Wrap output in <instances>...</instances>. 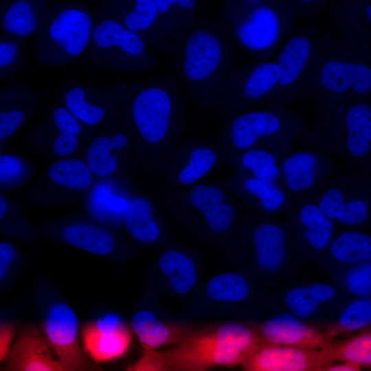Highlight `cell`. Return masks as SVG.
Returning <instances> with one entry per match:
<instances>
[{"mask_svg": "<svg viewBox=\"0 0 371 371\" xmlns=\"http://www.w3.org/2000/svg\"><path fill=\"white\" fill-rule=\"evenodd\" d=\"M232 187L247 203L268 214L289 210L294 203L281 185L236 170Z\"/></svg>", "mask_w": 371, "mask_h": 371, "instance_id": "obj_16", "label": "cell"}, {"mask_svg": "<svg viewBox=\"0 0 371 371\" xmlns=\"http://www.w3.org/2000/svg\"><path fill=\"white\" fill-rule=\"evenodd\" d=\"M82 85L71 86L65 93V103L67 109L78 120L87 125H95L102 122L105 111L101 106L88 102L85 89Z\"/></svg>", "mask_w": 371, "mask_h": 371, "instance_id": "obj_34", "label": "cell"}, {"mask_svg": "<svg viewBox=\"0 0 371 371\" xmlns=\"http://www.w3.org/2000/svg\"><path fill=\"white\" fill-rule=\"evenodd\" d=\"M311 45L304 37L291 38L282 49L278 66V81L282 86L292 83L303 69L309 56Z\"/></svg>", "mask_w": 371, "mask_h": 371, "instance_id": "obj_30", "label": "cell"}, {"mask_svg": "<svg viewBox=\"0 0 371 371\" xmlns=\"http://www.w3.org/2000/svg\"><path fill=\"white\" fill-rule=\"evenodd\" d=\"M48 175L56 185L75 190L87 188L92 181L88 165L79 159L58 160L52 165Z\"/></svg>", "mask_w": 371, "mask_h": 371, "instance_id": "obj_31", "label": "cell"}, {"mask_svg": "<svg viewBox=\"0 0 371 371\" xmlns=\"http://www.w3.org/2000/svg\"><path fill=\"white\" fill-rule=\"evenodd\" d=\"M16 332L15 325L12 322H3L0 324V361H4Z\"/></svg>", "mask_w": 371, "mask_h": 371, "instance_id": "obj_44", "label": "cell"}, {"mask_svg": "<svg viewBox=\"0 0 371 371\" xmlns=\"http://www.w3.org/2000/svg\"><path fill=\"white\" fill-rule=\"evenodd\" d=\"M250 240L260 270L273 273L282 267L289 247L286 225L268 220L260 221L251 229Z\"/></svg>", "mask_w": 371, "mask_h": 371, "instance_id": "obj_15", "label": "cell"}, {"mask_svg": "<svg viewBox=\"0 0 371 371\" xmlns=\"http://www.w3.org/2000/svg\"><path fill=\"white\" fill-rule=\"evenodd\" d=\"M38 330L26 327L19 333L5 359L6 368L14 371H60L65 368Z\"/></svg>", "mask_w": 371, "mask_h": 371, "instance_id": "obj_13", "label": "cell"}, {"mask_svg": "<svg viewBox=\"0 0 371 371\" xmlns=\"http://www.w3.org/2000/svg\"><path fill=\"white\" fill-rule=\"evenodd\" d=\"M22 165L20 161L14 157L3 155L0 157V181L5 183L14 179L20 174Z\"/></svg>", "mask_w": 371, "mask_h": 371, "instance_id": "obj_43", "label": "cell"}, {"mask_svg": "<svg viewBox=\"0 0 371 371\" xmlns=\"http://www.w3.org/2000/svg\"><path fill=\"white\" fill-rule=\"evenodd\" d=\"M15 258L12 246L6 242L0 243V280L2 282L8 276Z\"/></svg>", "mask_w": 371, "mask_h": 371, "instance_id": "obj_45", "label": "cell"}, {"mask_svg": "<svg viewBox=\"0 0 371 371\" xmlns=\"http://www.w3.org/2000/svg\"><path fill=\"white\" fill-rule=\"evenodd\" d=\"M205 292L207 297L213 301L237 303L247 298L249 286L242 275L225 272L211 278L206 284Z\"/></svg>", "mask_w": 371, "mask_h": 371, "instance_id": "obj_29", "label": "cell"}, {"mask_svg": "<svg viewBox=\"0 0 371 371\" xmlns=\"http://www.w3.org/2000/svg\"><path fill=\"white\" fill-rule=\"evenodd\" d=\"M158 266L172 290L179 295L190 292L197 281V271L192 259L175 249H167L158 259Z\"/></svg>", "mask_w": 371, "mask_h": 371, "instance_id": "obj_23", "label": "cell"}, {"mask_svg": "<svg viewBox=\"0 0 371 371\" xmlns=\"http://www.w3.org/2000/svg\"><path fill=\"white\" fill-rule=\"evenodd\" d=\"M302 1H305V2H308V1H313V0H301Z\"/></svg>", "mask_w": 371, "mask_h": 371, "instance_id": "obj_52", "label": "cell"}, {"mask_svg": "<svg viewBox=\"0 0 371 371\" xmlns=\"http://www.w3.org/2000/svg\"><path fill=\"white\" fill-rule=\"evenodd\" d=\"M320 80L325 89L335 93L352 87L363 94L371 89V70L361 64L330 61L323 67Z\"/></svg>", "mask_w": 371, "mask_h": 371, "instance_id": "obj_20", "label": "cell"}, {"mask_svg": "<svg viewBox=\"0 0 371 371\" xmlns=\"http://www.w3.org/2000/svg\"><path fill=\"white\" fill-rule=\"evenodd\" d=\"M45 338L65 370H90L78 343V321L67 304L56 302L47 308L43 322Z\"/></svg>", "mask_w": 371, "mask_h": 371, "instance_id": "obj_6", "label": "cell"}, {"mask_svg": "<svg viewBox=\"0 0 371 371\" xmlns=\"http://www.w3.org/2000/svg\"><path fill=\"white\" fill-rule=\"evenodd\" d=\"M284 303L291 313L300 319L311 317L320 304L307 286L295 287L287 291L284 295Z\"/></svg>", "mask_w": 371, "mask_h": 371, "instance_id": "obj_39", "label": "cell"}, {"mask_svg": "<svg viewBox=\"0 0 371 371\" xmlns=\"http://www.w3.org/2000/svg\"><path fill=\"white\" fill-rule=\"evenodd\" d=\"M367 14L370 19V20L371 21V5H369L367 8Z\"/></svg>", "mask_w": 371, "mask_h": 371, "instance_id": "obj_51", "label": "cell"}, {"mask_svg": "<svg viewBox=\"0 0 371 371\" xmlns=\"http://www.w3.org/2000/svg\"><path fill=\"white\" fill-rule=\"evenodd\" d=\"M97 196L99 203L104 207L116 212H125L127 203L124 199L111 195L104 188L98 191Z\"/></svg>", "mask_w": 371, "mask_h": 371, "instance_id": "obj_46", "label": "cell"}, {"mask_svg": "<svg viewBox=\"0 0 371 371\" xmlns=\"http://www.w3.org/2000/svg\"><path fill=\"white\" fill-rule=\"evenodd\" d=\"M278 32V19L269 8L254 9L237 30L240 43L253 49H262L276 41Z\"/></svg>", "mask_w": 371, "mask_h": 371, "instance_id": "obj_22", "label": "cell"}, {"mask_svg": "<svg viewBox=\"0 0 371 371\" xmlns=\"http://www.w3.org/2000/svg\"><path fill=\"white\" fill-rule=\"evenodd\" d=\"M296 132L287 129L280 116L267 111L248 112L231 122L226 142V152L232 159L254 148L292 146Z\"/></svg>", "mask_w": 371, "mask_h": 371, "instance_id": "obj_4", "label": "cell"}, {"mask_svg": "<svg viewBox=\"0 0 371 371\" xmlns=\"http://www.w3.org/2000/svg\"><path fill=\"white\" fill-rule=\"evenodd\" d=\"M131 328L140 344L146 350L165 346L172 339L169 327L154 313L148 310L135 312L131 317Z\"/></svg>", "mask_w": 371, "mask_h": 371, "instance_id": "obj_28", "label": "cell"}, {"mask_svg": "<svg viewBox=\"0 0 371 371\" xmlns=\"http://www.w3.org/2000/svg\"><path fill=\"white\" fill-rule=\"evenodd\" d=\"M188 199L192 207L203 215L207 227L213 233L221 234L231 227L236 216V209L227 201L219 187L196 185L190 190Z\"/></svg>", "mask_w": 371, "mask_h": 371, "instance_id": "obj_17", "label": "cell"}, {"mask_svg": "<svg viewBox=\"0 0 371 371\" xmlns=\"http://www.w3.org/2000/svg\"><path fill=\"white\" fill-rule=\"evenodd\" d=\"M344 363L331 365L323 368L324 370L328 371H356L360 370V366L347 361Z\"/></svg>", "mask_w": 371, "mask_h": 371, "instance_id": "obj_49", "label": "cell"}, {"mask_svg": "<svg viewBox=\"0 0 371 371\" xmlns=\"http://www.w3.org/2000/svg\"><path fill=\"white\" fill-rule=\"evenodd\" d=\"M25 118L23 111L14 109L9 111L0 112V139L10 136L16 131Z\"/></svg>", "mask_w": 371, "mask_h": 371, "instance_id": "obj_42", "label": "cell"}, {"mask_svg": "<svg viewBox=\"0 0 371 371\" xmlns=\"http://www.w3.org/2000/svg\"><path fill=\"white\" fill-rule=\"evenodd\" d=\"M81 337L85 352L95 363H105L122 357L131 337L122 319L108 313L84 325Z\"/></svg>", "mask_w": 371, "mask_h": 371, "instance_id": "obj_10", "label": "cell"}, {"mask_svg": "<svg viewBox=\"0 0 371 371\" xmlns=\"http://www.w3.org/2000/svg\"><path fill=\"white\" fill-rule=\"evenodd\" d=\"M371 324V299L362 297L348 304L339 315L341 330L355 331Z\"/></svg>", "mask_w": 371, "mask_h": 371, "instance_id": "obj_37", "label": "cell"}, {"mask_svg": "<svg viewBox=\"0 0 371 371\" xmlns=\"http://www.w3.org/2000/svg\"><path fill=\"white\" fill-rule=\"evenodd\" d=\"M217 158V153L212 148L194 147L190 152L186 165L177 172V182L185 186L193 185L213 168Z\"/></svg>", "mask_w": 371, "mask_h": 371, "instance_id": "obj_32", "label": "cell"}, {"mask_svg": "<svg viewBox=\"0 0 371 371\" xmlns=\"http://www.w3.org/2000/svg\"><path fill=\"white\" fill-rule=\"evenodd\" d=\"M53 117L58 131L53 144L54 150L60 156L71 154L77 147L76 135L81 130L78 120L67 109L62 107L54 111Z\"/></svg>", "mask_w": 371, "mask_h": 371, "instance_id": "obj_33", "label": "cell"}, {"mask_svg": "<svg viewBox=\"0 0 371 371\" xmlns=\"http://www.w3.org/2000/svg\"><path fill=\"white\" fill-rule=\"evenodd\" d=\"M330 358L371 367V333L354 337L330 352Z\"/></svg>", "mask_w": 371, "mask_h": 371, "instance_id": "obj_35", "label": "cell"}, {"mask_svg": "<svg viewBox=\"0 0 371 371\" xmlns=\"http://www.w3.org/2000/svg\"><path fill=\"white\" fill-rule=\"evenodd\" d=\"M155 3L157 13L164 14L167 12L173 3L183 8L190 9L194 7L195 0H155Z\"/></svg>", "mask_w": 371, "mask_h": 371, "instance_id": "obj_48", "label": "cell"}, {"mask_svg": "<svg viewBox=\"0 0 371 371\" xmlns=\"http://www.w3.org/2000/svg\"><path fill=\"white\" fill-rule=\"evenodd\" d=\"M261 333L267 341L274 345L308 349H326L329 345L323 334L292 313H282L267 320Z\"/></svg>", "mask_w": 371, "mask_h": 371, "instance_id": "obj_14", "label": "cell"}, {"mask_svg": "<svg viewBox=\"0 0 371 371\" xmlns=\"http://www.w3.org/2000/svg\"><path fill=\"white\" fill-rule=\"evenodd\" d=\"M307 286L311 294L319 303L330 300L335 295V289L326 283H313Z\"/></svg>", "mask_w": 371, "mask_h": 371, "instance_id": "obj_47", "label": "cell"}, {"mask_svg": "<svg viewBox=\"0 0 371 371\" xmlns=\"http://www.w3.org/2000/svg\"><path fill=\"white\" fill-rule=\"evenodd\" d=\"M343 128L334 124L312 135L313 147L340 159L359 161L371 152V109L357 104L344 112Z\"/></svg>", "mask_w": 371, "mask_h": 371, "instance_id": "obj_3", "label": "cell"}, {"mask_svg": "<svg viewBox=\"0 0 371 371\" xmlns=\"http://www.w3.org/2000/svg\"><path fill=\"white\" fill-rule=\"evenodd\" d=\"M157 14L155 0H134L133 8L120 22L137 33L148 30L153 25Z\"/></svg>", "mask_w": 371, "mask_h": 371, "instance_id": "obj_38", "label": "cell"}, {"mask_svg": "<svg viewBox=\"0 0 371 371\" xmlns=\"http://www.w3.org/2000/svg\"><path fill=\"white\" fill-rule=\"evenodd\" d=\"M280 68L275 63H266L258 65L250 74L243 87V93L248 100L263 96L278 81Z\"/></svg>", "mask_w": 371, "mask_h": 371, "instance_id": "obj_36", "label": "cell"}, {"mask_svg": "<svg viewBox=\"0 0 371 371\" xmlns=\"http://www.w3.org/2000/svg\"><path fill=\"white\" fill-rule=\"evenodd\" d=\"M6 209H7L6 202L4 200V199L2 196H1L0 197V218L1 219L3 217L5 213Z\"/></svg>", "mask_w": 371, "mask_h": 371, "instance_id": "obj_50", "label": "cell"}, {"mask_svg": "<svg viewBox=\"0 0 371 371\" xmlns=\"http://www.w3.org/2000/svg\"><path fill=\"white\" fill-rule=\"evenodd\" d=\"M336 260L348 264L371 260V236L347 231L333 238L327 248Z\"/></svg>", "mask_w": 371, "mask_h": 371, "instance_id": "obj_27", "label": "cell"}, {"mask_svg": "<svg viewBox=\"0 0 371 371\" xmlns=\"http://www.w3.org/2000/svg\"><path fill=\"white\" fill-rule=\"evenodd\" d=\"M222 55L218 40L210 32L199 30L186 41L183 69L191 80L199 81L210 76L216 69Z\"/></svg>", "mask_w": 371, "mask_h": 371, "instance_id": "obj_18", "label": "cell"}, {"mask_svg": "<svg viewBox=\"0 0 371 371\" xmlns=\"http://www.w3.org/2000/svg\"><path fill=\"white\" fill-rule=\"evenodd\" d=\"M19 37L8 36L1 38L0 42L1 76L8 74L19 63L21 58Z\"/></svg>", "mask_w": 371, "mask_h": 371, "instance_id": "obj_41", "label": "cell"}, {"mask_svg": "<svg viewBox=\"0 0 371 371\" xmlns=\"http://www.w3.org/2000/svg\"><path fill=\"white\" fill-rule=\"evenodd\" d=\"M51 10L48 0H10L1 13L2 30L19 38L37 34Z\"/></svg>", "mask_w": 371, "mask_h": 371, "instance_id": "obj_19", "label": "cell"}, {"mask_svg": "<svg viewBox=\"0 0 371 371\" xmlns=\"http://www.w3.org/2000/svg\"><path fill=\"white\" fill-rule=\"evenodd\" d=\"M89 45L94 58L110 67L117 66L122 56L139 57L145 50L144 42L138 33L104 15L95 23Z\"/></svg>", "mask_w": 371, "mask_h": 371, "instance_id": "obj_9", "label": "cell"}, {"mask_svg": "<svg viewBox=\"0 0 371 371\" xmlns=\"http://www.w3.org/2000/svg\"><path fill=\"white\" fill-rule=\"evenodd\" d=\"M126 142L127 137L122 133L93 140L87 155V165L92 172L102 177L111 175L117 168V153Z\"/></svg>", "mask_w": 371, "mask_h": 371, "instance_id": "obj_24", "label": "cell"}, {"mask_svg": "<svg viewBox=\"0 0 371 371\" xmlns=\"http://www.w3.org/2000/svg\"><path fill=\"white\" fill-rule=\"evenodd\" d=\"M64 240L69 245L92 254L104 256L113 249L112 236L104 229L89 224H74L65 229Z\"/></svg>", "mask_w": 371, "mask_h": 371, "instance_id": "obj_26", "label": "cell"}, {"mask_svg": "<svg viewBox=\"0 0 371 371\" xmlns=\"http://www.w3.org/2000/svg\"><path fill=\"white\" fill-rule=\"evenodd\" d=\"M357 179L339 172L314 189L308 196L334 223L355 226L363 223L370 212L368 201L359 194Z\"/></svg>", "mask_w": 371, "mask_h": 371, "instance_id": "obj_5", "label": "cell"}, {"mask_svg": "<svg viewBox=\"0 0 371 371\" xmlns=\"http://www.w3.org/2000/svg\"><path fill=\"white\" fill-rule=\"evenodd\" d=\"M170 95L157 87L142 89L134 95L131 105L133 126L140 138L150 145L168 139L172 116Z\"/></svg>", "mask_w": 371, "mask_h": 371, "instance_id": "obj_8", "label": "cell"}, {"mask_svg": "<svg viewBox=\"0 0 371 371\" xmlns=\"http://www.w3.org/2000/svg\"><path fill=\"white\" fill-rule=\"evenodd\" d=\"M289 211L288 240H297L317 252L326 249L333 238L334 221L309 197L295 203Z\"/></svg>", "mask_w": 371, "mask_h": 371, "instance_id": "obj_11", "label": "cell"}, {"mask_svg": "<svg viewBox=\"0 0 371 371\" xmlns=\"http://www.w3.org/2000/svg\"><path fill=\"white\" fill-rule=\"evenodd\" d=\"M335 168L332 160L319 150L288 153L280 164V184L295 203L329 179Z\"/></svg>", "mask_w": 371, "mask_h": 371, "instance_id": "obj_7", "label": "cell"}, {"mask_svg": "<svg viewBox=\"0 0 371 371\" xmlns=\"http://www.w3.org/2000/svg\"><path fill=\"white\" fill-rule=\"evenodd\" d=\"M95 23L90 12L78 4L52 10L36 34L38 58L47 65L68 63L90 45Z\"/></svg>", "mask_w": 371, "mask_h": 371, "instance_id": "obj_2", "label": "cell"}, {"mask_svg": "<svg viewBox=\"0 0 371 371\" xmlns=\"http://www.w3.org/2000/svg\"><path fill=\"white\" fill-rule=\"evenodd\" d=\"M290 148H254L231 159L236 169L262 180L280 183V164Z\"/></svg>", "mask_w": 371, "mask_h": 371, "instance_id": "obj_21", "label": "cell"}, {"mask_svg": "<svg viewBox=\"0 0 371 371\" xmlns=\"http://www.w3.org/2000/svg\"><path fill=\"white\" fill-rule=\"evenodd\" d=\"M346 284L353 294L360 297L369 296L371 294V261L351 269L346 275Z\"/></svg>", "mask_w": 371, "mask_h": 371, "instance_id": "obj_40", "label": "cell"}, {"mask_svg": "<svg viewBox=\"0 0 371 371\" xmlns=\"http://www.w3.org/2000/svg\"><path fill=\"white\" fill-rule=\"evenodd\" d=\"M124 222L131 236L139 242L151 243L160 236V228L153 216L150 205L143 197L133 198L127 203Z\"/></svg>", "mask_w": 371, "mask_h": 371, "instance_id": "obj_25", "label": "cell"}, {"mask_svg": "<svg viewBox=\"0 0 371 371\" xmlns=\"http://www.w3.org/2000/svg\"><path fill=\"white\" fill-rule=\"evenodd\" d=\"M248 357L246 366L251 370L307 371L324 368L330 356L326 350L271 344L254 349Z\"/></svg>", "mask_w": 371, "mask_h": 371, "instance_id": "obj_12", "label": "cell"}, {"mask_svg": "<svg viewBox=\"0 0 371 371\" xmlns=\"http://www.w3.org/2000/svg\"><path fill=\"white\" fill-rule=\"evenodd\" d=\"M256 337L246 326L227 322L212 331L190 337L162 355L164 366L183 370L233 366L245 361L255 349Z\"/></svg>", "mask_w": 371, "mask_h": 371, "instance_id": "obj_1", "label": "cell"}]
</instances>
